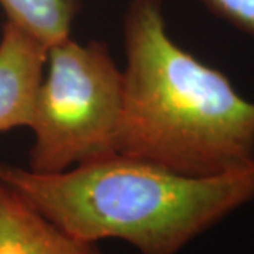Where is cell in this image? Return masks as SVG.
Here are the masks:
<instances>
[{"instance_id":"6da1fadb","label":"cell","mask_w":254,"mask_h":254,"mask_svg":"<svg viewBox=\"0 0 254 254\" xmlns=\"http://www.w3.org/2000/svg\"><path fill=\"white\" fill-rule=\"evenodd\" d=\"M116 151L190 177L254 165V102L180 47L161 0H130Z\"/></svg>"},{"instance_id":"7a4b0ae2","label":"cell","mask_w":254,"mask_h":254,"mask_svg":"<svg viewBox=\"0 0 254 254\" xmlns=\"http://www.w3.org/2000/svg\"><path fill=\"white\" fill-rule=\"evenodd\" d=\"M0 181L69 235L123 240L140 254H178L254 200V165L190 177L119 153L55 174L0 161Z\"/></svg>"},{"instance_id":"3957f363","label":"cell","mask_w":254,"mask_h":254,"mask_svg":"<svg viewBox=\"0 0 254 254\" xmlns=\"http://www.w3.org/2000/svg\"><path fill=\"white\" fill-rule=\"evenodd\" d=\"M30 130L28 170L66 171L116 154L123 108V69L102 41L66 37L47 48Z\"/></svg>"},{"instance_id":"277c9868","label":"cell","mask_w":254,"mask_h":254,"mask_svg":"<svg viewBox=\"0 0 254 254\" xmlns=\"http://www.w3.org/2000/svg\"><path fill=\"white\" fill-rule=\"evenodd\" d=\"M47 47L6 20L0 36V133L30 127Z\"/></svg>"},{"instance_id":"5b68a950","label":"cell","mask_w":254,"mask_h":254,"mask_svg":"<svg viewBox=\"0 0 254 254\" xmlns=\"http://www.w3.org/2000/svg\"><path fill=\"white\" fill-rule=\"evenodd\" d=\"M0 254H102L96 242L65 232L0 181Z\"/></svg>"},{"instance_id":"8992f818","label":"cell","mask_w":254,"mask_h":254,"mask_svg":"<svg viewBox=\"0 0 254 254\" xmlns=\"http://www.w3.org/2000/svg\"><path fill=\"white\" fill-rule=\"evenodd\" d=\"M0 6L7 21L48 48L71 36L79 0H0Z\"/></svg>"},{"instance_id":"52a82bcc","label":"cell","mask_w":254,"mask_h":254,"mask_svg":"<svg viewBox=\"0 0 254 254\" xmlns=\"http://www.w3.org/2000/svg\"><path fill=\"white\" fill-rule=\"evenodd\" d=\"M213 14L254 37V0H200Z\"/></svg>"}]
</instances>
